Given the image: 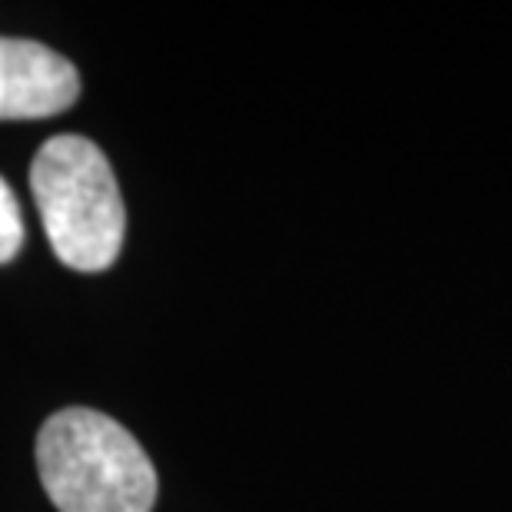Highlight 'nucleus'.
<instances>
[{
  "instance_id": "obj_1",
  "label": "nucleus",
  "mask_w": 512,
  "mask_h": 512,
  "mask_svg": "<svg viewBox=\"0 0 512 512\" xmlns=\"http://www.w3.org/2000/svg\"><path fill=\"white\" fill-rule=\"evenodd\" d=\"M37 469L60 512H150L157 469L150 456L107 413L60 409L37 436Z\"/></svg>"
},
{
  "instance_id": "obj_2",
  "label": "nucleus",
  "mask_w": 512,
  "mask_h": 512,
  "mask_svg": "<svg viewBox=\"0 0 512 512\" xmlns=\"http://www.w3.org/2000/svg\"><path fill=\"white\" fill-rule=\"evenodd\" d=\"M30 190L60 263L80 273L114 266L124 247V197L107 157L84 137L60 133L37 150Z\"/></svg>"
},
{
  "instance_id": "obj_3",
  "label": "nucleus",
  "mask_w": 512,
  "mask_h": 512,
  "mask_svg": "<svg viewBox=\"0 0 512 512\" xmlns=\"http://www.w3.org/2000/svg\"><path fill=\"white\" fill-rule=\"evenodd\" d=\"M80 77L64 54L37 40L0 37V120H44L77 104Z\"/></svg>"
},
{
  "instance_id": "obj_4",
  "label": "nucleus",
  "mask_w": 512,
  "mask_h": 512,
  "mask_svg": "<svg viewBox=\"0 0 512 512\" xmlns=\"http://www.w3.org/2000/svg\"><path fill=\"white\" fill-rule=\"evenodd\" d=\"M24 247V217H20V203L7 180L0 177V263H10Z\"/></svg>"
}]
</instances>
